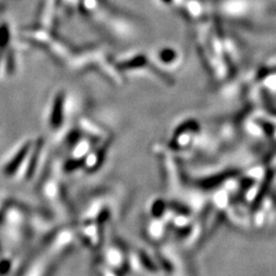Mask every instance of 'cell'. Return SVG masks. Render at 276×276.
I'll return each mask as SVG.
<instances>
[{"label":"cell","instance_id":"6da1fadb","mask_svg":"<svg viewBox=\"0 0 276 276\" xmlns=\"http://www.w3.org/2000/svg\"><path fill=\"white\" fill-rule=\"evenodd\" d=\"M55 105H54V110H53V113H52V123L53 124H58L61 118H62V96H58L56 100H55Z\"/></svg>","mask_w":276,"mask_h":276}]
</instances>
